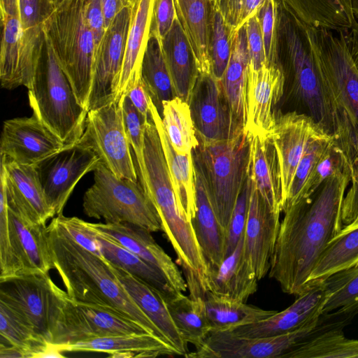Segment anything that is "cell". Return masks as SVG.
I'll return each instance as SVG.
<instances>
[{
    "label": "cell",
    "instance_id": "9",
    "mask_svg": "<svg viewBox=\"0 0 358 358\" xmlns=\"http://www.w3.org/2000/svg\"><path fill=\"white\" fill-rule=\"evenodd\" d=\"M278 39L279 51L291 74L294 94L308 110V115L331 134L308 27L280 6Z\"/></svg>",
    "mask_w": 358,
    "mask_h": 358
},
{
    "label": "cell",
    "instance_id": "32",
    "mask_svg": "<svg viewBox=\"0 0 358 358\" xmlns=\"http://www.w3.org/2000/svg\"><path fill=\"white\" fill-rule=\"evenodd\" d=\"M150 113L159 136L178 207L192 222L196 213L195 174L192 152L179 154L175 150L164 129L162 117L151 98Z\"/></svg>",
    "mask_w": 358,
    "mask_h": 358
},
{
    "label": "cell",
    "instance_id": "10",
    "mask_svg": "<svg viewBox=\"0 0 358 358\" xmlns=\"http://www.w3.org/2000/svg\"><path fill=\"white\" fill-rule=\"evenodd\" d=\"M68 296L48 273L35 272L0 280V301L51 344L60 310Z\"/></svg>",
    "mask_w": 358,
    "mask_h": 358
},
{
    "label": "cell",
    "instance_id": "58",
    "mask_svg": "<svg viewBox=\"0 0 358 358\" xmlns=\"http://www.w3.org/2000/svg\"><path fill=\"white\" fill-rule=\"evenodd\" d=\"M126 94L136 109L145 119H148L150 116V96L142 78L128 90Z\"/></svg>",
    "mask_w": 358,
    "mask_h": 358
},
{
    "label": "cell",
    "instance_id": "54",
    "mask_svg": "<svg viewBox=\"0 0 358 358\" xmlns=\"http://www.w3.org/2000/svg\"><path fill=\"white\" fill-rule=\"evenodd\" d=\"M250 67L257 70L266 63L264 45L257 14L245 24Z\"/></svg>",
    "mask_w": 358,
    "mask_h": 358
},
{
    "label": "cell",
    "instance_id": "40",
    "mask_svg": "<svg viewBox=\"0 0 358 358\" xmlns=\"http://www.w3.org/2000/svg\"><path fill=\"white\" fill-rule=\"evenodd\" d=\"M358 266V220L344 225L330 241L313 268L309 280L326 279L345 269Z\"/></svg>",
    "mask_w": 358,
    "mask_h": 358
},
{
    "label": "cell",
    "instance_id": "15",
    "mask_svg": "<svg viewBox=\"0 0 358 358\" xmlns=\"http://www.w3.org/2000/svg\"><path fill=\"white\" fill-rule=\"evenodd\" d=\"M187 103L199 141L227 140L245 130L231 110L220 80L212 74L199 75Z\"/></svg>",
    "mask_w": 358,
    "mask_h": 358
},
{
    "label": "cell",
    "instance_id": "50",
    "mask_svg": "<svg viewBox=\"0 0 358 358\" xmlns=\"http://www.w3.org/2000/svg\"><path fill=\"white\" fill-rule=\"evenodd\" d=\"M266 0H210L232 33L256 15Z\"/></svg>",
    "mask_w": 358,
    "mask_h": 358
},
{
    "label": "cell",
    "instance_id": "4",
    "mask_svg": "<svg viewBox=\"0 0 358 358\" xmlns=\"http://www.w3.org/2000/svg\"><path fill=\"white\" fill-rule=\"evenodd\" d=\"M86 2L64 0L45 20L43 32L78 100L87 110L95 45L86 19Z\"/></svg>",
    "mask_w": 358,
    "mask_h": 358
},
{
    "label": "cell",
    "instance_id": "27",
    "mask_svg": "<svg viewBox=\"0 0 358 358\" xmlns=\"http://www.w3.org/2000/svg\"><path fill=\"white\" fill-rule=\"evenodd\" d=\"M110 265L131 299L159 329L165 341L178 351L179 355L185 357L189 353L187 344L181 337L162 293L125 270Z\"/></svg>",
    "mask_w": 358,
    "mask_h": 358
},
{
    "label": "cell",
    "instance_id": "37",
    "mask_svg": "<svg viewBox=\"0 0 358 358\" xmlns=\"http://www.w3.org/2000/svg\"><path fill=\"white\" fill-rule=\"evenodd\" d=\"M92 230L99 243L102 257L109 264L142 280L162 293L164 299L172 297L179 292L171 287L167 278L160 271L113 239Z\"/></svg>",
    "mask_w": 358,
    "mask_h": 358
},
{
    "label": "cell",
    "instance_id": "51",
    "mask_svg": "<svg viewBox=\"0 0 358 358\" xmlns=\"http://www.w3.org/2000/svg\"><path fill=\"white\" fill-rule=\"evenodd\" d=\"M0 280L13 276L5 172L0 164Z\"/></svg>",
    "mask_w": 358,
    "mask_h": 358
},
{
    "label": "cell",
    "instance_id": "44",
    "mask_svg": "<svg viewBox=\"0 0 358 358\" xmlns=\"http://www.w3.org/2000/svg\"><path fill=\"white\" fill-rule=\"evenodd\" d=\"M0 345L23 350L27 358H42L51 344L44 341L18 314L0 301Z\"/></svg>",
    "mask_w": 358,
    "mask_h": 358
},
{
    "label": "cell",
    "instance_id": "43",
    "mask_svg": "<svg viewBox=\"0 0 358 358\" xmlns=\"http://www.w3.org/2000/svg\"><path fill=\"white\" fill-rule=\"evenodd\" d=\"M160 115L175 150L179 154L192 153L199 142L188 103L178 96L164 101Z\"/></svg>",
    "mask_w": 358,
    "mask_h": 358
},
{
    "label": "cell",
    "instance_id": "19",
    "mask_svg": "<svg viewBox=\"0 0 358 358\" xmlns=\"http://www.w3.org/2000/svg\"><path fill=\"white\" fill-rule=\"evenodd\" d=\"M65 145L34 115L7 120L3 122L0 153L1 157L7 160L33 166Z\"/></svg>",
    "mask_w": 358,
    "mask_h": 358
},
{
    "label": "cell",
    "instance_id": "24",
    "mask_svg": "<svg viewBox=\"0 0 358 358\" xmlns=\"http://www.w3.org/2000/svg\"><path fill=\"white\" fill-rule=\"evenodd\" d=\"M13 276L54 268L46 224L31 223L8 207Z\"/></svg>",
    "mask_w": 358,
    "mask_h": 358
},
{
    "label": "cell",
    "instance_id": "35",
    "mask_svg": "<svg viewBox=\"0 0 358 358\" xmlns=\"http://www.w3.org/2000/svg\"><path fill=\"white\" fill-rule=\"evenodd\" d=\"M162 48L175 93L187 102L199 73L178 17L162 41Z\"/></svg>",
    "mask_w": 358,
    "mask_h": 358
},
{
    "label": "cell",
    "instance_id": "7",
    "mask_svg": "<svg viewBox=\"0 0 358 358\" xmlns=\"http://www.w3.org/2000/svg\"><path fill=\"white\" fill-rule=\"evenodd\" d=\"M89 217L105 223H130L150 232L162 231L158 212L141 182L119 178L101 160L94 170V182L83 196Z\"/></svg>",
    "mask_w": 358,
    "mask_h": 358
},
{
    "label": "cell",
    "instance_id": "52",
    "mask_svg": "<svg viewBox=\"0 0 358 358\" xmlns=\"http://www.w3.org/2000/svg\"><path fill=\"white\" fill-rule=\"evenodd\" d=\"M251 190V181L248 175L243 188L236 201L226 230L224 259L236 249L244 235Z\"/></svg>",
    "mask_w": 358,
    "mask_h": 358
},
{
    "label": "cell",
    "instance_id": "48",
    "mask_svg": "<svg viewBox=\"0 0 358 358\" xmlns=\"http://www.w3.org/2000/svg\"><path fill=\"white\" fill-rule=\"evenodd\" d=\"M122 110L127 136L136 159L140 182L148 193L144 152L145 126L149 118L145 119L136 109L127 94L124 95Z\"/></svg>",
    "mask_w": 358,
    "mask_h": 358
},
{
    "label": "cell",
    "instance_id": "47",
    "mask_svg": "<svg viewBox=\"0 0 358 358\" xmlns=\"http://www.w3.org/2000/svg\"><path fill=\"white\" fill-rule=\"evenodd\" d=\"M210 28L209 48L212 73L217 80H221L231 56L232 32L211 3Z\"/></svg>",
    "mask_w": 358,
    "mask_h": 358
},
{
    "label": "cell",
    "instance_id": "21",
    "mask_svg": "<svg viewBox=\"0 0 358 358\" xmlns=\"http://www.w3.org/2000/svg\"><path fill=\"white\" fill-rule=\"evenodd\" d=\"M250 181L249 208L243 235V252L259 281L268 274L271 258L280 224V214L273 212L268 208L251 179Z\"/></svg>",
    "mask_w": 358,
    "mask_h": 358
},
{
    "label": "cell",
    "instance_id": "16",
    "mask_svg": "<svg viewBox=\"0 0 358 358\" xmlns=\"http://www.w3.org/2000/svg\"><path fill=\"white\" fill-rule=\"evenodd\" d=\"M130 22L131 5L120 10L106 29L95 55L87 111L117 99Z\"/></svg>",
    "mask_w": 358,
    "mask_h": 358
},
{
    "label": "cell",
    "instance_id": "46",
    "mask_svg": "<svg viewBox=\"0 0 358 358\" xmlns=\"http://www.w3.org/2000/svg\"><path fill=\"white\" fill-rule=\"evenodd\" d=\"M327 299L322 315L334 310L351 313L358 309V266L338 271L326 279Z\"/></svg>",
    "mask_w": 358,
    "mask_h": 358
},
{
    "label": "cell",
    "instance_id": "61",
    "mask_svg": "<svg viewBox=\"0 0 358 358\" xmlns=\"http://www.w3.org/2000/svg\"><path fill=\"white\" fill-rule=\"evenodd\" d=\"M0 12L1 17L20 18L18 0H0Z\"/></svg>",
    "mask_w": 358,
    "mask_h": 358
},
{
    "label": "cell",
    "instance_id": "31",
    "mask_svg": "<svg viewBox=\"0 0 358 358\" xmlns=\"http://www.w3.org/2000/svg\"><path fill=\"white\" fill-rule=\"evenodd\" d=\"M22 39L20 49L23 86L29 88L45 47L43 24L55 9L52 0H18Z\"/></svg>",
    "mask_w": 358,
    "mask_h": 358
},
{
    "label": "cell",
    "instance_id": "64",
    "mask_svg": "<svg viewBox=\"0 0 358 358\" xmlns=\"http://www.w3.org/2000/svg\"><path fill=\"white\" fill-rule=\"evenodd\" d=\"M209 1H210V0H209Z\"/></svg>",
    "mask_w": 358,
    "mask_h": 358
},
{
    "label": "cell",
    "instance_id": "36",
    "mask_svg": "<svg viewBox=\"0 0 358 358\" xmlns=\"http://www.w3.org/2000/svg\"><path fill=\"white\" fill-rule=\"evenodd\" d=\"M250 57L245 24L232 33L231 52L228 65L220 80L231 110L245 128L246 89Z\"/></svg>",
    "mask_w": 358,
    "mask_h": 358
},
{
    "label": "cell",
    "instance_id": "63",
    "mask_svg": "<svg viewBox=\"0 0 358 358\" xmlns=\"http://www.w3.org/2000/svg\"><path fill=\"white\" fill-rule=\"evenodd\" d=\"M55 7H56L57 5H59L61 2H62L64 0H52Z\"/></svg>",
    "mask_w": 358,
    "mask_h": 358
},
{
    "label": "cell",
    "instance_id": "34",
    "mask_svg": "<svg viewBox=\"0 0 358 358\" xmlns=\"http://www.w3.org/2000/svg\"><path fill=\"white\" fill-rule=\"evenodd\" d=\"M176 13L187 37L199 74L213 75L210 55L209 0H174Z\"/></svg>",
    "mask_w": 358,
    "mask_h": 358
},
{
    "label": "cell",
    "instance_id": "26",
    "mask_svg": "<svg viewBox=\"0 0 358 358\" xmlns=\"http://www.w3.org/2000/svg\"><path fill=\"white\" fill-rule=\"evenodd\" d=\"M250 136L248 176L268 208L280 214L283 210L282 185L275 144L269 134Z\"/></svg>",
    "mask_w": 358,
    "mask_h": 358
},
{
    "label": "cell",
    "instance_id": "59",
    "mask_svg": "<svg viewBox=\"0 0 358 358\" xmlns=\"http://www.w3.org/2000/svg\"><path fill=\"white\" fill-rule=\"evenodd\" d=\"M101 2L106 29L120 10L131 5V0H101Z\"/></svg>",
    "mask_w": 358,
    "mask_h": 358
},
{
    "label": "cell",
    "instance_id": "56",
    "mask_svg": "<svg viewBox=\"0 0 358 358\" xmlns=\"http://www.w3.org/2000/svg\"><path fill=\"white\" fill-rule=\"evenodd\" d=\"M350 187L345 193L342 206L343 225L358 220V153L350 166Z\"/></svg>",
    "mask_w": 358,
    "mask_h": 358
},
{
    "label": "cell",
    "instance_id": "23",
    "mask_svg": "<svg viewBox=\"0 0 358 358\" xmlns=\"http://www.w3.org/2000/svg\"><path fill=\"white\" fill-rule=\"evenodd\" d=\"M0 164L5 172L8 207L31 223L46 224L55 213L46 200L34 166L3 157Z\"/></svg>",
    "mask_w": 358,
    "mask_h": 358
},
{
    "label": "cell",
    "instance_id": "42",
    "mask_svg": "<svg viewBox=\"0 0 358 358\" xmlns=\"http://www.w3.org/2000/svg\"><path fill=\"white\" fill-rule=\"evenodd\" d=\"M141 77L161 115L162 102L177 96L164 58L162 43L152 34H150L144 55Z\"/></svg>",
    "mask_w": 358,
    "mask_h": 358
},
{
    "label": "cell",
    "instance_id": "11",
    "mask_svg": "<svg viewBox=\"0 0 358 358\" xmlns=\"http://www.w3.org/2000/svg\"><path fill=\"white\" fill-rule=\"evenodd\" d=\"M120 98L88 111L79 143L93 150L117 177L138 181L127 136Z\"/></svg>",
    "mask_w": 358,
    "mask_h": 358
},
{
    "label": "cell",
    "instance_id": "49",
    "mask_svg": "<svg viewBox=\"0 0 358 358\" xmlns=\"http://www.w3.org/2000/svg\"><path fill=\"white\" fill-rule=\"evenodd\" d=\"M262 34L266 64L280 62L279 57V5L277 0H266L257 13Z\"/></svg>",
    "mask_w": 358,
    "mask_h": 358
},
{
    "label": "cell",
    "instance_id": "12",
    "mask_svg": "<svg viewBox=\"0 0 358 358\" xmlns=\"http://www.w3.org/2000/svg\"><path fill=\"white\" fill-rule=\"evenodd\" d=\"M142 333L149 332L127 315L99 305L73 301L68 296L60 310L51 344L68 345L95 338Z\"/></svg>",
    "mask_w": 358,
    "mask_h": 358
},
{
    "label": "cell",
    "instance_id": "8",
    "mask_svg": "<svg viewBox=\"0 0 358 358\" xmlns=\"http://www.w3.org/2000/svg\"><path fill=\"white\" fill-rule=\"evenodd\" d=\"M147 191L159 215L162 231L178 256L199 248L192 222L178 207L156 126L151 115L145 131Z\"/></svg>",
    "mask_w": 358,
    "mask_h": 358
},
{
    "label": "cell",
    "instance_id": "22",
    "mask_svg": "<svg viewBox=\"0 0 358 358\" xmlns=\"http://www.w3.org/2000/svg\"><path fill=\"white\" fill-rule=\"evenodd\" d=\"M92 229L101 233L132 252L160 271L171 287L179 292L187 289L181 271L169 255L155 241L148 229L130 223H90Z\"/></svg>",
    "mask_w": 358,
    "mask_h": 358
},
{
    "label": "cell",
    "instance_id": "13",
    "mask_svg": "<svg viewBox=\"0 0 358 358\" xmlns=\"http://www.w3.org/2000/svg\"><path fill=\"white\" fill-rule=\"evenodd\" d=\"M99 161L93 150L78 141L33 165L55 215L62 213L76 184L86 173L94 171Z\"/></svg>",
    "mask_w": 358,
    "mask_h": 358
},
{
    "label": "cell",
    "instance_id": "62",
    "mask_svg": "<svg viewBox=\"0 0 358 358\" xmlns=\"http://www.w3.org/2000/svg\"><path fill=\"white\" fill-rule=\"evenodd\" d=\"M354 16L358 18V0H351Z\"/></svg>",
    "mask_w": 358,
    "mask_h": 358
},
{
    "label": "cell",
    "instance_id": "1",
    "mask_svg": "<svg viewBox=\"0 0 358 358\" xmlns=\"http://www.w3.org/2000/svg\"><path fill=\"white\" fill-rule=\"evenodd\" d=\"M350 180V169H339L309 199L283 210L268 271L283 292H302L327 245L343 228V201Z\"/></svg>",
    "mask_w": 358,
    "mask_h": 358
},
{
    "label": "cell",
    "instance_id": "20",
    "mask_svg": "<svg viewBox=\"0 0 358 358\" xmlns=\"http://www.w3.org/2000/svg\"><path fill=\"white\" fill-rule=\"evenodd\" d=\"M324 133L328 132L308 114L296 111L278 113L269 135L275 144L280 166L283 207L295 170L307 145Z\"/></svg>",
    "mask_w": 358,
    "mask_h": 358
},
{
    "label": "cell",
    "instance_id": "28",
    "mask_svg": "<svg viewBox=\"0 0 358 358\" xmlns=\"http://www.w3.org/2000/svg\"><path fill=\"white\" fill-rule=\"evenodd\" d=\"M54 346L62 352H102L114 358L179 355L171 345L150 333L100 337L68 345Z\"/></svg>",
    "mask_w": 358,
    "mask_h": 358
},
{
    "label": "cell",
    "instance_id": "29",
    "mask_svg": "<svg viewBox=\"0 0 358 358\" xmlns=\"http://www.w3.org/2000/svg\"><path fill=\"white\" fill-rule=\"evenodd\" d=\"M194 166L196 213L192 224L208 271L218 268L224 259L226 231L212 206L205 177L199 167Z\"/></svg>",
    "mask_w": 358,
    "mask_h": 358
},
{
    "label": "cell",
    "instance_id": "25",
    "mask_svg": "<svg viewBox=\"0 0 358 358\" xmlns=\"http://www.w3.org/2000/svg\"><path fill=\"white\" fill-rule=\"evenodd\" d=\"M155 0H131V22L120 74L117 99L141 79L142 63L151 32Z\"/></svg>",
    "mask_w": 358,
    "mask_h": 358
},
{
    "label": "cell",
    "instance_id": "14",
    "mask_svg": "<svg viewBox=\"0 0 358 358\" xmlns=\"http://www.w3.org/2000/svg\"><path fill=\"white\" fill-rule=\"evenodd\" d=\"M318 326L272 336L247 338L228 331H211L203 343L189 352L190 358H289L303 341L317 331Z\"/></svg>",
    "mask_w": 358,
    "mask_h": 358
},
{
    "label": "cell",
    "instance_id": "17",
    "mask_svg": "<svg viewBox=\"0 0 358 358\" xmlns=\"http://www.w3.org/2000/svg\"><path fill=\"white\" fill-rule=\"evenodd\" d=\"M286 309L268 318L227 330L241 337L257 338L284 334L311 326H317L327 299L324 280H310Z\"/></svg>",
    "mask_w": 358,
    "mask_h": 358
},
{
    "label": "cell",
    "instance_id": "57",
    "mask_svg": "<svg viewBox=\"0 0 358 358\" xmlns=\"http://www.w3.org/2000/svg\"><path fill=\"white\" fill-rule=\"evenodd\" d=\"M85 13L87 24L94 37L96 55L106 31L101 0H87Z\"/></svg>",
    "mask_w": 358,
    "mask_h": 358
},
{
    "label": "cell",
    "instance_id": "55",
    "mask_svg": "<svg viewBox=\"0 0 358 358\" xmlns=\"http://www.w3.org/2000/svg\"><path fill=\"white\" fill-rule=\"evenodd\" d=\"M177 17L174 0H155L150 34L162 43Z\"/></svg>",
    "mask_w": 358,
    "mask_h": 358
},
{
    "label": "cell",
    "instance_id": "5",
    "mask_svg": "<svg viewBox=\"0 0 358 358\" xmlns=\"http://www.w3.org/2000/svg\"><path fill=\"white\" fill-rule=\"evenodd\" d=\"M28 96L33 115L64 145L74 144L80 140L88 111L78 100L45 38L42 57L28 88Z\"/></svg>",
    "mask_w": 358,
    "mask_h": 358
},
{
    "label": "cell",
    "instance_id": "33",
    "mask_svg": "<svg viewBox=\"0 0 358 358\" xmlns=\"http://www.w3.org/2000/svg\"><path fill=\"white\" fill-rule=\"evenodd\" d=\"M279 6L308 27L347 32L357 22L351 0H277Z\"/></svg>",
    "mask_w": 358,
    "mask_h": 358
},
{
    "label": "cell",
    "instance_id": "53",
    "mask_svg": "<svg viewBox=\"0 0 358 358\" xmlns=\"http://www.w3.org/2000/svg\"><path fill=\"white\" fill-rule=\"evenodd\" d=\"M52 220L76 243L103 258L95 233L87 222L76 217H66L62 213Z\"/></svg>",
    "mask_w": 358,
    "mask_h": 358
},
{
    "label": "cell",
    "instance_id": "2",
    "mask_svg": "<svg viewBox=\"0 0 358 358\" xmlns=\"http://www.w3.org/2000/svg\"><path fill=\"white\" fill-rule=\"evenodd\" d=\"M47 232L54 268L71 299L117 311L165 341L159 329L131 299L106 260L76 243L53 220Z\"/></svg>",
    "mask_w": 358,
    "mask_h": 358
},
{
    "label": "cell",
    "instance_id": "60",
    "mask_svg": "<svg viewBox=\"0 0 358 358\" xmlns=\"http://www.w3.org/2000/svg\"><path fill=\"white\" fill-rule=\"evenodd\" d=\"M349 50L358 67V22L352 29L345 33Z\"/></svg>",
    "mask_w": 358,
    "mask_h": 358
},
{
    "label": "cell",
    "instance_id": "38",
    "mask_svg": "<svg viewBox=\"0 0 358 358\" xmlns=\"http://www.w3.org/2000/svg\"><path fill=\"white\" fill-rule=\"evenodd\" d=\"M202 297L211 331H227L255 323L267 319L277 312L221 298L209 291H205Z\"/></svg>",
    "mask_w": 358,
    "mask_h": 358
},
{
    "label": "cell",
    "instance_id": "18",
    "mask_svg": "<svg viewBox=\"0 0 358 358\" xmlns=\"http://www.w3.org/2000/svg\"><path fill=\"white\" fill-rule=\"evenodd\" d=\"M285 71L281 62L264 64L255 70L250 67L246 89L245 131L249 136L267 135L271 131L285 89Z\"/></svg>",
    "mask_w": 358,
    "mask_h": 358
},
{
    "label": "cell",
    "instance_id": "41",
    "mask_svg": "<svg viewBox=\"0 0 358 358\" xmlns=\"http://www.w3.org/2000/svg\"><path fill=\"white\" fill-rule=\"evenodd\" d=\"M334 145V138L329 133H324L310 141L295 170L283 210L302 200L309 199L317 189L314 185L317 166Z\"/></svg>",
    "mask_w": 358,
    "mask_h": 358
},
{
    "label": "cell",
    "instance_id": "39",
    "mask_svg": "<svg viewBox=\"0 0 358 358\" xmlns=\"http://www.w3.org/2000/svg\"><path fill=\"white\" fill-rule=\"evenodd\" d=\"M172 319L184 341L199 348L212 331L202 296L192 297L178 292L165 299Z\"/></svg>",
    "mask_w": 358,
    "mask_h": 358
},
{
    "label": "cell",
    "instance_id": "45",
    "mask_svg": "<svg viewBox=\"0 0 358 358\" xmlns=\"http://www.w3.org/2000/svg\"><path fill=\"white\" fill-rule=\"evenodd\" d=\"M313 334L300 344L289 358H358V341L346 338L341 330L331 329L317 336Z\"/></svg>",
    "mask_w": 358,
    "mask_h": 358
},
{
    "label": "cell",
    "instance_id": "6",
    "mask_svg": "<svg viewBox=\"0 0 358 358\" xmlns=\"http://www.w3.org/2000/svg\"><path fill=\"white\" fill-rule=\"evenodd\" d=\"M199 142L193 161L205 177L212 206L226 231L248 178L250 136L243 130L230 139Z\"/></svg>",
    "mask_w": 358,
    "mask_h": 358
},
{
    "label": "cell",
    "instance_id": "3",
    "mask_svg": "<svg viewBox=\"0 0 358 358\" xmlns=\"http://www.w3.org/2000/svg\"><path fill=\"white\" fill-rule=\"evenodd\" d=\"M308 27V26H307ZM335 145L348 166L358 153V67L345 32L308 27Z\"/></svg>",
    "mask_w": 358,
    "mask_h": 358
},
{
    "label": "cell",
    "instance_id": "30",
    "mask_svg": "<svg viewBox=\"0 0 358 358\" xmlns=\"http://www.w3.org/2000/svg\"><path fill=\"white\" fill-rule=\"evenodd\" d=\"M258 279L245 259L243 236L234 252L221 265L208 271L204 292L231 301L245 302L256 292Z\"/></svg>",
    "mask_w": 358,
    "mask_h": 358
}]
</instances>
